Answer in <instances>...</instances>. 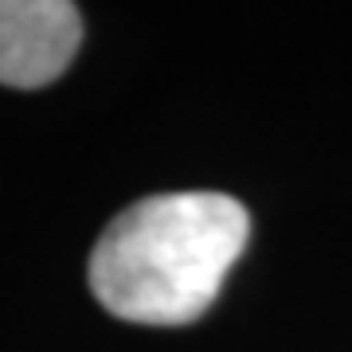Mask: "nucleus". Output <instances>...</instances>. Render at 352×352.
<instances>
[{
	"instance_id": "obj_2",
	"label": "nucleus",
	"mask_w": 352,
	"mask_h": 352,
	"mask_svg": "<svg viewBox=\"0 0 352 352\" xmlns=\"http://www.w3.org/2000/svg\"><path fill=\"white\" fill-rule=\"evenodd\" d=\"M82 43V16L67 0H0V87L39 90L63 75Z\"/></svg>"
},
{
	"instance_id": "obj_1",
	"label": "nucleus",
	"mask_w": 352,
	"mask_h": 352,
	"mask_svg": "<svg viewBox=\"0 0 352 352\" xmlns=\"http://www.w3.org/2000/svg\"><path fill=\"white\" fill-rule=\"evenodd\" d=\"M251 215L223 192H164L118 212L90 251V289L133 325H188L239 263Z\"/></svg>"
}]
</instances>
